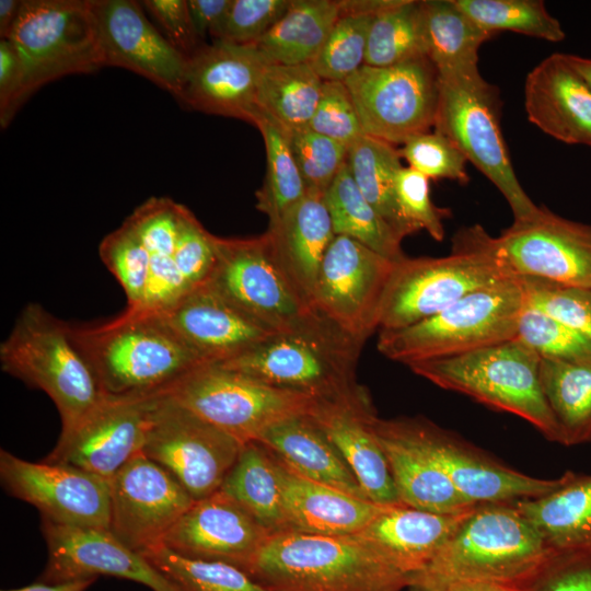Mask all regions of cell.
Wrapping results in <instances>:
<instances>
[{
	"mask_svg": "<svg viewBox=\"0 0 591 591\" xmlns=\"http://www.w3.org/2000/svg\"><path fill=\"white\" fill-rule=\"evenodd\" d=\"M105 396L148 397L206 363L160 312L126 309L93 326H71Z\"/></svg>",
	"mask_w": 591,
	"mask_h": 591,
	"instance_id": "cell-1",
	"label": "cell"
},
{
	"mask_svg": "<svg viewBox=\"0 0 591 591\" xmlns=\"http://www.w3.org/2000/svg\"><path fill=\"white\" fill-rule=\"evenodd\" d=\"M268 591H402L410 577L355 536L270 535L245 570Z\"/></svg>",
	"mask_w": 591,
	"mask_h": 591,
	"instance_id": "cell-2",
	"label": "cell"
},
{
	"mask_svg": "<svg viewBox=\"0 0 591 591\" xmlns=\"http://www.w3.org/2000/svg\"><path fill=\"white\" fill-rule=\"evenodd\" d=\"M494 236L480 224L462 228L442 257H405L395 262L386 285L379 332L407 327L438 314L465 296L517 277L500 259Z\"/></svg>",
	"mask_w": 591,
	"mask_h": 591,
	"instance_id": "cell-3",
	"label": "cell"
},
{
	"mask_svg": "<svg viewBox=\"0 0 591 591\" xmlns=\"http://www.w3.org/2000/svg\"><path fill=\"white\" fill-rule=\"evenodd\" d=\"M555 553L514 503H483L468 512L414 581H484L520 589Z\"/></svg>",
	"mask_w": 591,
	"mask_h": 591,
	"instance_id": "cell-4",
	"label": "cell"
},
{
	"mask_svg": "<svg viewBox=\"0 0 591 591\" xmlns=\"http://www.w3.org/2000/svg\"><path fill=\"white\" fill-rule=\"evenodd\" d=\"M362 346L321 314L302 331L276 333L216 364L316 402H332L363 387L356 379Z\"/></svg>",
	"mask_w": 591,
	"mask_h": 591,
	"instance_id": "cell-5",
	"label": "cell"
},
{
	"mask_svg": "<svg viewBox=\"0 0 591 591\" xmlns=\"http://www.w3.org/2000/svg\"><path fill=\"white\" fill-rule=\"evenodd\" d=\"M528 304L521 277L468 293L451 306L404 328L380 331L378 350L406 364L455 357L517 337Z\"/></svg>",
	"mask_w": 591,
	"mask_h": 591,
	"instance_id": "cell-6",
	"label": "cell"
},
{
	"mask_svg": "<svg viewBox=\"0 0 591 591\" xmlns=\"http://www.w3.org/2000/svg\"><path fill=\"white\" fill-rule=\"evenodd\" d=\"M0 362L3 371L51 398L61 418V432L106 397L70 325L38 303H28L21 311L0 346Z\"/></svg>",
	"mask_w": 591,
	"mask_h": 591,
	"instance_id": "cell-7",
	"label": "cell"
},
{
	"mask_svg": "<svg viewBox=\"0 0 591 591\" xmlns=\"http://www.w3.org/2000/svg\"><path fill=\"white\" fill-rule=\"evenodd\" d=\"M541 357L518 338L455 357L412 363L408 368L434 385L515 415L547 440L561 444L555 417L540 384Z\"/></svg>",
	"mask_w": 591,
	"mask_h": 591,
	"instance_id": "cell-8",
	"label": "cell"
},
{
	"mask_svg": "<svg viewBox=\"0 0 591 591\" xmlns=\"http://www.w3.org/2000/svg\"><path fill=\"white\" fill-rule=\"evenodd\" d=\"M498 89L478 69L438 74L434 131L450 139L467 162L483 173L507 200L514 219L537 205L521 186L500 127Z\"/></svg>",
	"mask_w": 591,
	"mask_h": 591,
	"instance_id": "cell-9",
	"label": "cell"
},
{
	"mask_svg": "<svg viewBox=\"0 0 591 591\" xmlns=\"http://www.w3.org/2000/svg\"><path fill=\"white\" fill-rule=\"evenodd\" d=\"M160 394L245 444L271 425L310 414L316 401L274 387L216 363H202Z\"/></svg>",
	"mask_w": 591,
	"mask_h": 591,
	"instance_id": "cell-10",
	"label": "cell"
},
{
	"mask_svg": "<svg viewBox=\"0 0 591 591\" xmlns=\"http://www.w3.org/2000/svg\"><path fill=\"white\" fill-rule=\"evenodd\" d=\"M4 39L21 59L26 99L56 79L103 67L92 0H23Z\"/></svg>",
	"mask_w": 591,
	"mask_h": 591,
	"instance_id": "cell-11",
	"label": "cell"
},
{
	"mask_svg": "<svg viewBox=\"0 0 591 591\" xmlns=\"http://www.w3.org/2000/svg\"><path fill=\"white\" fill-rule=\"evenodd\" d=\"M216 263L208 282L245 313L276 333L304 329L321 313L277 263L266 234L215 237Z\"/></svg>",
	"mask_w": 591,
	"mask_h": 591,
	"instance_id": "cell-12",
	"label": "cell"
},
{
	"mask_svg": "<svg viewBox=\"0 0 591 591\" xmlns=\"http://www.w3.org/2000/svg\"><path fill=\"white\" fill-rule=\"evenodd\" d=\"M242 447L170 396H151L142 454L170 473L194 500L221 488Z\"/></svg>",
	"mask_w": 591,
	"mask_h": 591,
	"instance_id": "cell-13",
	"label": "cell"
},
{
	"mask_svg": "<svg viewBox=\"0 0 591 591\" xmlns=\"http://www.w3.org/2000/svg\"><path fill=\"white\" fill-rule=\"evenodd\" d=\"M344 83L367 136L396 147L434 125L438 73L427 57L390 67L364 65Z\"/></svg>",
	"mask_w": 591,
	"mask_h": 591,
	"instance_id": "cell-14",
	"label": "cell"
},
{
	"mask_svg": "<svg viewBox=\"0 0 591 591\" xmlns=\"http://www.w3.org/2000/svg\"><path fill=\"white\" fill-rule=\"evenodd\" d=\"M494 247L517 277L591 288V224L537 206L494 236Z\"/></svg>",
	"mask_w": 591,
	"mask_h": 591,
	"instance_id": "cell-15",
	"label": "cell"
},
{
	"mask_svg": "<svg viewBox=\"0 0 591 591\" xmlns=\"http://www.w3.org/2000/svg\"><path fill=\"white\" fill-rule=\"evenodd\" d=\"M394 264L354 239L335 235L321 264L314 308L364 344L379 329L380 308Z\"/></svg>",
	"mask_w": 591,
	"mask_h": 591,
	"instance_id": "cell-16",
	"label": "cell"
},
{
	"mask_svg": "<svg viewBox=\"0 0 591 591\" xmlns=\"http://www.w3.org/2000/svg\"><path fill=\"white\" fill-rule=\"evenodd\" d=\"M109 530L141 555L162 545L196 501L170 473L142 453L109 479Z\"/></svg>",
	"mask_w": 591,
	"mask_h": 591,
	"instance_id": "cell-17",
	"label": "cell"
},
{
	"mask_svg": "<svg viewBox=\"0 0 591 591\" xmlns=\"http://www.w3.org/2000/svg\"><path fill=\"white\" fill-rule=\"evenodd\" d=\"M0 477L13 497L33 505L42 518L109 529V480L65 464L23 460L1 449Z\"/></svg>",
	"mask_w": 591,
	"mask_h": 591,
	"instance_id": "cell-18",
	"label": "cell"
},
{
	"mask_svg": "<svg viewBox=\"0 0 591 591\" xmlns=\"http://www.w3.org/2000/svg\"><path fill=\"white\" fill-rule=\"evenodd\" d=\"M150 399L151 396H106L74 427L60 432L56 447L44 461L109 480L142 453Z\"/></svg>",
	"mask_w": 591,
	"mask_h": 591,
	"instance_id": "cell-19",
	"label": "cell"
},
{
	"mask_svg": "<svg viewBox=\"0 0 591 591\" xmlns=\"http://www.w3.org/2000/svg\"><path fill=\"white\" fill-rule=\"evenodd\" d=\"M47 564L38 581L59 583L108 576L141 583L152 591H179L141 554L109 529L61 524L42 518Z\"/></svg>",
	"mask_w": 591,
	"mask_h": 591,
	"instance_id": "cell-20",
	"label": "cell"
},
{
	"mask_svg": "<svg viewBox=\"0 0 591 591\" xmlns=\"http://www.w3.org/2000/svg\"><path fill=\"white\" fill-rule=\"evenodd\" d=\"M103 67H119L147 78L177 100L189 58L176 49L132 0H92Z\"/></svg>",
	"mask_w": 591,
	"mask_h": 591,
	"instance_id": "cell-21",
	"label": "cell"
},
{
	"mask_svg": "<svg viewBox=\"0 0 591 591\" xmlns=\"http://www.w3.org/2000/svg\"><path fill=\"white\" fill-rule=\"evenodd\" d=\"M406 418L457 491L474 505L513 503L537 498L559 483V477L543 479L515 471L427 418Z\"/></svg>",
	"mask_w": 591,
	"mask_h": 591,
	"instance_id": "cell-22",
	"label": "cell"
},
{
	"mask_svg": "<svg viewBox=\"0 0 591 591\" xmlns=\"http://www.w3.org/2000/svg\"><path fill=\"white\" fill-rule=\"evenodd\" d=\"M267 63L256 44H204L189 57L178 100L199 112L252 123L258 111V81Z\"/></svg>",
	"mask_w": 591,
	"mask_h": 591,
	"instance_id": "cell-23",
	"label": "cell"
},
{
	"mask_svg": "<svg viewBox=\"0 0 591 591\" xmlns=\"http://www.w3.org/2000/svg\"><path fill=\"white\" fill-rule=\"evenodd\" d=\"M269 536L255 518L219 489L196 500L163 545L184 557L228 563L245 571Z\"/></svg>",
	"mask_w": 591,
	"mask_h": 591,
	"instance_id": "cell-24",
	"label": "cell"
},
{
	"mask_svg": "<svg viewBox=\"0 0 591 591\" xmlns=\"http://www.w3.org/2000/svg\"><path fill=\"white\" fill-rule=\"evenodd\" d=\"M160 313L206 363L227 360L276 334L208 281Z\"/></svg>",
	"mask_w": 591,
	"mask_h": 591,
	"instance_id": "cell-25",
	"label": "cell"
},
{
	"mask_svg": "<svg viewBox=\"0 0 591 591\" xmlns=\"http://www.w3.org/2000/svg\"><path fill=\"white\" fill-rule=\"evenodd\" d=\"M310 415L339 451L370 501L403 505L373 428L378 416L366 387L343 399L316 402Z\"/></svg>",
	"mask_w": 591,
	"mask_h": 591,
	"instance_id": "cell-26",
	"label": "cell"
},
{
	"mask_svg": "<svg viewBox=\"0 0 591 591\" xmlns=\"http://www.w3.org/2000/svg\"><path fill=\"white\" fill-rule=\"evenodd\" d=\"M373 428L404 506L442 514L464 513L478 506L457 491L406 417H376Z\"/></svg>",
	"mask_w": 591,
	"mask_h": 591,
	"instance_id": "cell-27",
	"label": "cell"
},
{
	"mask_svg": "<svg viewBox=\"0 0 591 591\" xmlns=\"http://www.w3.org/2000/svg\"><path fill=\"white\" fill-rule=\"evenodd\" d=\"M524 108L528 119L549 137L591 147V86L566 54L547 56L528 73Z\"/></svg>",
	"mask_w": 591,
	"mask_h": 591,
	"instance_id": "cell-28",
	"label": "cell"
},
{
	"mask_svg": "<svg viewBox=\"0 0 591 591\" xmlns=\"http://www.w3.org/2000/svg\"><path fill=\"white\" fill-rule=\"evenodd\" d=\"M470 511L442 514L404 505L390 506L352 536L412 577L431 563Z\"/></svg>",
	"mask_w": 591,
	"mask_h": 591,
	"instance_id": "cell-29",
	"label": "cell"
},
{
	"mask_svg": "<svg viewBox=\"0 0 591 591\" xmlns=\"http://www.w3.org/2000/svg\"><path fill=\"white\" fill-rule=\"evenodd\" d=\"M265 234L279 266L314 308L321 264L335 237L325 193L306 189L300 201L268 224Z\"/></svg>",
	"mask_w": 591,
	"mask_h": 591,
	"instance_id": "cell-30",
	"label": "cell"
},
{
	"mask_svg": "<svg viewBox=\"0 0 591 591\" xmlns=\"http://www.w3.org/2000/svg\"><path fill=\"white\" fill-rule=\"evenodd\" d=\"M278 461L289 532L354 535L390 507L311 480Z\"/></svg>",
	"mask_w": 591,
	"mask_h": 591,
	"instance_id": "cell-31",
	"label": "cell"
},
{
	"mask_svg": "<svg viewBox=\"0 0 591 591\" xmlns=\"http://www.w3.org/2000/svg\"><path fill=\"white\" fill-rule=\"evenodd\" d=\"M256 441L298 474L368 499L339 451L310 414L271 425Z\"/></svg>",
	"mask_w": 591,
	"mask_h": 591,
	"instance_id": "cell-32",
	"label": "cell"
},
{
	"mask_svg": "<svg viewBox=\"0 0 591 591\" xmlns=\"http://www.w3.org/2000/svg\"><path fill=\"white\" fill-rule=\"evenodd\" d=\"M513 503L552 551L591 549V474L568 471L552 491Z\"/></svg>",
	"mask_w": 591,
	"mask_h": 591,
	"instance_id": "cell-33",
	"label": "cell"
},
{
	"mask_svg": "<svg viewBox=\"0 0 591 591\" xmlns=\"http://www.w3.org/2000/svg\"><path fill=\"white\" fill-rule=\"evenodd\" d=\"M220 489L239 502L270 535L289 532L279 461L259 442L243 444Z\"/></svg>",
	"mask_w": 591,
	"mask_h": 591,
	"instance_id": "cell-34",
	"label": "cell"
},
{
	"mask_svg": "<svg viewBox=\"0 0 591 591\" xmlns=\"http://www.w3.org/2000/svg\"><path fill=\"white\" fill-rule=\"evenodd\" d=\"M425 56L438 74L478 69V50L493 35L462 12L454 0L421 1Z\"/></svg>",
	"mask_w": 591,
	"mask_h": 591,
	"instance_id": "cell-35",
	"label": "cell"
},
{
	"mask_svg": "<svg viewBox=\"0 0 591 591\" xmlns=\"http://www.w3.org/2000/svg\"><path fill=\"white\" fill-rule=\"evenodd\" d=\"M339 15L338 1L291 0L286 13L256 46L270 63H310Z\"/></svg>",
	"mask_w": 591,
	"mask_h": 591,
	"instance_id": "cell-36",
	"label": "cell"
},
{
	"mask_svg": "<svg viewBox=\"0 0 591 591\" xmlns=\"http://www.w3.org/2000/svg\"><path fill=\"white\" fill-rule=\"evenodd\" d=\"M538 375L561 444L591 442V364L541 358Z\"/></svg>",
	"mask_w": 591,
	"mask_h": 591,
	"instance_id": "cell-37",
	"label": "cell"
},
{
	"mask_svg": "<svg viewBox=\"0 0 591 591\" xmlns=\"http://www.w3.org/2000/svg\"><path fill=\"white\" fill-rule=\"evenodd\" d=\"M325 200L335 235L354 239L393 262L406 257L403 239L358 189L347 163L325 192Z\"/></svg>",
	"mask_w": 591,
	"mask_h": 591,
	"instance_id": "cell-38",
	"label": "cell"
},
{
	"mask_svg": "<svg viewBox=\"0 0 591 591\" xmlns=\"http://www.w3.org/2000/svg\"><path fill=\"white\" fill-rule=\"evenodd\" d=\"M323 80L310 63L268 62L257 86V106L286 130L308 128L317 107Z\"/></svg>",
	"mask_w": 591,
	"mask_h": 591,
	"instance_id": "cell-39",
	"label": "cell"
},
{
	"mask_svg": "<svg viewBox=\"0 0 591 591\" xmlns=\"http://www.w3.org/2000/svg\"><path fill=\"white\" fill-rule=\"evenodd\" d=\"M252 124L262 134L266 150V175L256 192V208L270 224L303 198L306 187L292 154L289 131L259 108Z\"/></svg>",
	"mask_w": 591,
	"mask_h": 591,
	"instance_id": "cell-40",
	"label": "cell"
},
{
	"mask_svg": "<svg viewBox=\"0 0 591 591\" xmlns=\"http://www.w3.org/2000/svg\"><path fill=\"white\" fill-rule=\"evenodd\" d=\"M399 149L363 135L348 146L347 166L361 194L404 239L396 206L395 185L402 170Z\"/></svg>",
	"mask_w": 591,
	"mask_h": 591,
	"instance_id": "cell-41",
	"label": "cell"
},
{
	"mask_svg": "<svg viewBox=\"0 0 591 591\" xmlns=\"http://www.w3.org/2000/svg\"><path fill=\"white\" fill-rule=\"evenodd\" d=\"M418 57H426L421 1L393 0L371 21L364 65L390 67Z\"/></svg>",
	"mask_w": 591,
	"mask_h": 591,
	"instance_id": "cell-42",
	"label": "cell"
},
{
	"mask_svg": "<svg viewBox=\"0 0 591 591\" xmlns=\"http://www.w3.org/2000/svg\"><path fill=\"white\" fill-rule=\"evenodd\" d=\"M454 3L491 35L508 31L552 43L566 37L560 22L540 0H454Z\"/></svg>",
	"mask_w": 591,
	"mask_h": 591,
	"instance_id": "cell-43",
	"label": "cell"
},
{
	"mask_svg": "<svg viewBox=\"0 0 591 591\" xmlns=\"http://www.w3.org/2000/svg\"><path fill=\"white\" fill-rule=\"evenodd\" d=\"M142 556L179 591H268L236 566L184 557L163 544Z\"/></svg>",
	"mask_w": 591,
	"mask_h": 591,
	"instance_id": "cell-44",
	"label": "cell"
},
{
	"mask_svg": "<svg viewBox=\"0 0 591 591\" xmlns=\"http://www.w3.org/2000/svg\"><path fill=\"white\" fill-rule=\"evenodd\" d=\"M372 19V15L340 13L310 62L323 81L345 82L364 66Z\"/></svg>",
	"mask_w": 591,
	"mask_h": 591,
	"instance_id": "cell-45",
	"label": "cell"
},
{
	"mask_svg": "<svg viewBox=\"0 0 591 591\" xmlns=\"http://www.w3.org/2000/svg\"><path fill=\"white\" fill-rule=\"evenodd\" d=\"M515 338L541 358L591 364V341L529 300L519 318Z\"/></svg>",
	"mask_w": 591,
	"mask_h": 591,
	"instance_id": "cell-46",
	"label": "cell"
},
{
	"mask_svg": "<svg viewBox=\"0 0 591 591\" xmlns=\"http://www.w3.org/2000/svg\"><path fill=\"white\" fill-rule=\"evenodd\" d=\"M99 253L125 291L126 309L138 308L148 283L150 255L131 224L125 220L108 233L100 243Z\"/></svg>",
	"mask_w": 591,
	"mask_h": 591,
	"instance_id": "cell-47",
	"label": "cell"
},
{
	"mask_svg": "<svg viewBox=\"0 0 591 591\" xmlns=\"http://www.w3.org/2000/svg\"><path fill=\"white\" fill-rule=\"evenodd\" d=\"M429 181L409 166H403L399 171L395 196L401 231L405 237L425 230L433 240L441 242L445 234L443 220L451 213L432 202Z\"/></svg>",
	"mask_w": 591,
	"mask_h": 591,
	"instance_id": "cell-48",
	"label": "cell"
},
{
	"mask_svg": "<svg viewBox=\"0 0 591 591\" xmlns=\"http://www.w3.org/2000/svg\"><path fill=\"white\" fill-rule=\"evenodd\" d=\"M289 136L306 189L325 193L346 165L348 147L309 128L290 131Z\"/></svg>",
	"mask_w": 591,
	"mask_h": 591,
	"instance_id": "cell-49",
	"label": "cell"
},
{
	"mask_svg": "<svg viewBox=\"0 0 591 591\" xmlns=\"http://www.w3.org/2000/svg\"><path fill=\"white\" fill-rule=\"evenodd\" d=\"M399 154L409 167L429 179H450L460 184L470 181L466 158L450 139L437 131L408 139L399 149Z\"/></svg>",
	"mask_w": 591,
	"mask_h": 591,
	"instance_id": "cell-50",
	"label": "cell"
},
{
	"mask_svg": "<svg viewBox=\"0 0 591 591\" xmlns=\"http://www.w3.org/2000/svg\"><path fill=\"white\" fill-rule=\"evenodd\" d=\"M523 280L532 305L591 341V288L565 287L537 278Z\"/></svg>",
	"mask_w": 591,
	"mask_h": 591,
	"instance_id": "cell-51",
	"label": "cell"
},
{
	"mask_svg": "<svg viewBox=\"0 0 591 591\" xmlns=\"http://www.w3.org/2000/svg\"><path fill=\"white\" fill-rule=\"evenodd\" d=\"M291 0H231L212 42L257 44L286 13Z\"/></svg>",
	"mask_w": 591,
	"mask_h": 591,
	"instance_id": "cell-52",
	"label": "cell"
},
{
	"mask_svg": "<svg viewBox=\"0 0 591 591\" xmlns=\"http://www.w3.org/2000/svg\"><path fill=\"white\" fill-rule=\"evenodd\" d=\"M308 128L347 147L364 135L357 108L344 82H323L321 97Z\"/></svg>",
	"mask_w": 591,
	"mask_h": 591,
	"instance_id": "cell-53",
	"label": "cell"
},
{
	"mask_svg": "<svg viewBox=\"0 0 591 591\" xmlns=\"http://www.w3.org/2000/svg\"><path fill=\"white\" fill-rule=\"evenodd\" d=\"M519 591H591V549L553 553Z\"/></svg>",
	"mask_w": 591,
	"mask_h": 591,
	"instance_id": "cell-54",
	"label": "cell"
},
{
	"mask_svg": "<svg viewBox=\"0 0 591 591\" xmlns=\"http://www.w3.org/2000/svg\"><path fill=\"white\" fill-rule=\"evenodd\" d=\"M141 5L164 37L188 58L205 44L196 33L187 0H144Z\"/></svg>",
	"mask_w": 591,
	"mask_h": 591,
	"instance_id": "cell-55",
	"label": "cell"
},
{
	"mask_svg": "<svg viewBox=\"0 0 591 591\" xmlns=\"http://www.w3.org/2000/svg\"><path fill=\"white\" fill-rule=\"evenodd\" d=\"M26 100L24 71L19 54L9 39H0V124L2 128L8 127Z\"/></svg>",
	"mask_w": 591,
	"mask_h": 591,
	"instance_id": "cell-56",
	"label": "cell"
},
{
	"mask_svg": "<svg viewBox=\"0 0 591 591\" xmlns=\"http://www.w3.org/2000/svg\"><path fill=\"white\" fill-rule=\"evenodd\" d=\"M189 13L196 33L204 39L206 35L211 38L221 25L231 0H188Z\"/></svg>",
	"mask_w": 591,
	"mask_h": 591,
	"instance_id": "cell-57",
	"label": "cell"
},
{
	"mask_svg": "<svg viewBox=\"0 0 591 591\" xmlns=\"http://www.w3.org/2000/svg\"><path fill=\"white\" fill-rule=\"evenodd\" d=\"M409 588L413 591H519L518 589L500 583L484 581H414Z\"/></svg>",
	"mask_w": 591,
	"mask_h": 591,
	"instance_id": "cell-58",
	"label": "cell"
},
{
	"mask_svg": "<svg viewBox=\"0 0 591 591\" xmlns=\"http://www.w3.org/2000/svg\"><path fill=\"white\" fill-rule=\"evenodd\" d=\"M393 0H338L340 13L376 15Z\"/></svg>",
	"mask_w": 591,
	"mask_h": 591,
	"instance_id": "cell-59",
	"label": "cell"
},
{
	"mask_svg": "<svg viewBox=\"0 0 591 591\" xmlns=\"http://www.w3.org/2000/svg\"><path fill=\"white\" fill-rule=\"evenodd\" d=\"M94 581L95 579H83L59 583H45L37 581L22 588L1 591H85Z\"/></svg>",
	"mask_w": 591,
	"mask_h": 591,
	"instance_id": "cell-60",
	"label": "cell"
},
{
	"mask_svg": "<svg viewBox=\"0 0 591 591\" xmlns=\"http://www.w3.org/2000/svg\"><path fill=\"white\" fill-rule=\"evenodd\" d=\"M23 1V0H22ZM21 0H1L0 1V36L7 38L13 28L19 16Z\"/></svg>",
	"mask_w": 591,
	"mask_h": 591,
	"instance_id": "cell-61",
	"label": "cell"
},
{
	"mask_svg": "<svg viewBox=\"0 0 591 591\" xmlns=\"http://www.w3.org/2000/svg\"><path fill=\"white\" fill-rule=\"evenodd\" d=\"M566 55L570 65L591 86V58L569 54Z\"/></svg>",
	"mask_w": 591,
	"mask_h": 591,
	"instance_id": "cell-62",
	"label": "cell"
}]
</instances>
